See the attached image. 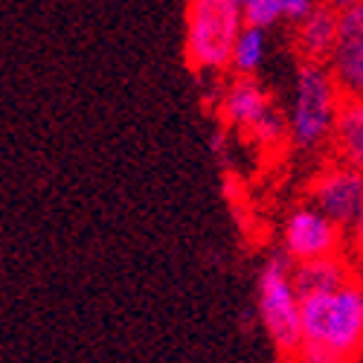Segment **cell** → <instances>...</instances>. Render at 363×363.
<instances>
[{
    "mask_svg": "<svg viewBox=\"0 0 363 363\" xmlns=\"http://www.w3.org/2000/svg\"><path fill=\"white\" fill-rule=\"evenodd\" d=\"M349 253L357 259V262H363V203H360V209H357V218H354V224L349 227Z\"/></svg>",
    "mask_w": 363,
    "mask_h": 363,
    "instance_id": "5bb4252c",
    "label": "cell"
},
{
    "mask_svg": "<svg viewBox=\"0 0 363 363\" xmlns=\"http://www.w3.org/2000/svg\"><path fill=\"white\" fill-rule=\"evenodd\" d=\"M247 26L241 0H186V65L195 73H224Z\"/></svg>",
    "mask_w": 363,
    "mask_h": 363,
    "instance_id": "7a4b0ae2",
    "label": "cell"
},
{
    "mask_svg": "<svg viewBox=\"0 0 363 363\" xmlns=\"http://www.w3.org/2000/svg\"><path fill=\"white\" fill-rule=\"evenodd\" d=\"M340 33V12L325 6L323 0L291 29V47L299 62L308 65H328L337 47Z\"/></svg>",
    "mask_w": 363,
    "mask_h": 363,
    "instance_id": "ba28073f",
    "label": "cell"
},
{
    "mask_svg": "<svg viewBox=\"0 0 363 363\" xmlns=\"http://www.w3.org/2000/svg\"><path fill=\"white\" fill-rule=\"evenodd\" d=\"M360 282H363V262H360Z\"/></svg>",
    "mask_w": 363,
    "mask_h": 363,
    "instance_id": "2e32d148",
    "label": "cell"
},
{
    "mask_svg": "<svg viewBox=\"0 0 363 363\" xmlns=\"http://www.w3.org/2000/svg\"><path fill=\"white\" fill-rule=\"evenodd\" d=\"M343 99V87L337 84L328 65L299 62L294 79V105H291V140L299 151L314 155L328 148L335 116Z\"/></svg>",
    "mask_w": 363,
    "mask_h": 363,
    "instance_id": "3957f363",
    "label": "cell"
},
{
    "mask_svg": "<svg viewBox=\"0 0 363 363\" xmlns=\"http://www.w3.org/2000/svg\"><path fill=\"white\" fill-rule=\"evenodd\" d=\"M294 262L279 253L270 256L259 274V317L270 343L282 360H294L302 346V299L294 285Z\"/></svg>",
    "mask_w": 363,
    "mask_h": 363,
    "instance_id": "277c9868",
    "label": "cell"
},
{
    "mask_svg": "<svg viewBox=\"0 0 363 363\" xmlns=\"http://www.w3.org/2000/svg\"><path fill=\"white\" fill-rule=\"evenodd\" d=\"M328 148H331V160H340L363 172V96L343 94Z\"/></svg>",
    "mask_w": 363,
    "mask_h": 363,
    "instance_id": "8fae6325",
    "label": "cell"
},
{
    "mask_svg": "<svg viewBox=\"0 0 363 363\" xmlns=\"http://www.w3.org/2000/svg\"><path fill=\"white\" fill-rule=\"evenodd\" d=\"M354 256H349V250L335 253V256H323V259H311V262H296L294 264V285L299 299L311 296V294H328L337 291L346 282L357 279L360 267H354Z\"/></svg>",
    "mask_w": 363,
    "mask_h": 363,
    "instance_id": "30bf717a",
    "label": "cell"
},
{
    "mask_svg": "<svg viewBox=\"0 0 363 363\" xmlns=\"http://www.w3.org/2000/svg\"><path fill=\"white\" fill-rule=\"evenodd\" d=\"M343 230L323 216L314 203H302L291 209L282 227V253L296 264V262H311L323 256L343 253Z\"/></svg>",
    "mask_w": 363,
    "mask_h": 363,
    "instance_id": "52a82bcc",
    "label": "cell"
},
{
    "mask_svg": "<svg viewBox=\"0 0 363 363\" xmlns=\"http://www.w3.org/2000/svg\"><path fill=\"white\" fill-rule=\"evenodd\" d=\"M221 119L253 137L262 148H277L291 134V125L256 76H233L221 94Z\"/></svg>",
    "mask_w": 363,
    "mask_h": 363,
    "instance_id": "5b68a950",
    "label": "cell"
},
{
    "mask_svg": "<svg viewBox=\"0 0 363 363\" xmlns=\"http://www.w3.org/2000/svg\"><path fill=\"white\" fill-rule=\"evenodd\" d=\"M325 6H331V9H337L340 15L346 12V9H352V6H357V4H363V0H323Z\"/></svg>",
    "mask_w": 363,
    "mask_h": 363,
    "instance_id": "9a60e30c",
    "label": "cell"
},
{
    "mask_svg": "<svg viewBox=\"0 0 363 363\" xmlns=\"http://www.w3.org/2000/svg\"><path fill=\"white\" fill-rule=\"evenodd\" d=\"M343 94L363 96V4L346 9L340 15L337 47L328 62Z\"/></svg>",
    "mask_w": 363,
    "mask_h": 363,
    "instance_id": "9c48e42d",
    "label": "cell"
},
{
    "mask_svg": "<svg viewBox=\"0 0 363 363\" xmlns=\"http://www.w3.org/2000/svg\"><path fill=\"white\" fill-rule=\"evenodd\" d=\"M308 203H314L323 216H328L343 233H349L363 203V172L328 157V163L308 184Z\"/></svg>",
    "mask_w": 363,
    "mask_h": 363,
    "instance_id": "8992f818",
    "label": "cell"
},
{
    "mask_svg": "<svg viewBox=\"0 0 363 363\" xmlns=\"http://www.w3.org/2000/svg\"><path fill=\"white\" fill-rule=\"evenodd\" d=\"M302 343L323 346L325 352L357 363L363 354V282H346L337 291L302 296Z\"/></svg>",
    "mask_w": 363,
    "mask_h": 363,
    "instance_id": "6da1fadb",
    "label": "cell"
},
{
    "mask_svg": "<svg viewBox=\"0 0 363 363\" xmlns=\"http://www.w3.org/2000/svg\"><path fill=\"white\" fill-rule=\"evenodd\" d=\"M241 9H245V21L250 26L270 29L274 23L282 21V4L279 0H241Z\"/></svg>",
    "mask_w": 363,
    "mask_h": 363,
    "instance_id": "4fadbf2b",
    "label": "cell"
},
{
    "mask_svg": "<svg viewBox=\"0 0 363 363\" xmlns=\"http://www.w3.org/2000/svg\"><path fill=\"white\" fill-rule=\"evenodd\" d=\"M264 55H267V29L247 23L235 41L230 70L235 76H256L259 67L264 65Z\"/></svg>",
    "mask_w": 363,
    "mask_h": 363,
    "instance_id": "7c38bea8",
    "label": "cell"
}]
</instances>
